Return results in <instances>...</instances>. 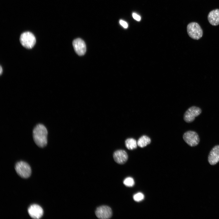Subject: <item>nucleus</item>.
<instances>
[{
  "mask_svg": "<svg viewBox=\"0 0 219 219\" xmlns=\"http://www.w3.org/2000/svg\"><path fill=\"white\" fill-rule=\"evenodd\" d=\"M47 134V130L43 124H38L34 127L33 131V138L38 147L43 148L46 146Z\"/></svg>",
  "mask_w": 219,
  "mask_h": 219,
  "instance_id": "nucleus-1",
  "label": "nucleus"
},
{
  "mask_svg": "<svg viewBox=\"0 0 219 219\" xmlns=\"http://www.w3.org/2000/svg\"><path fill=\"white\" fill-rule=\"evenodd\" d=\"M187 31L189 36L194 40L200 39L203 34V31L200 26L195 22H192L188 24Z\"/></svg>",
  "mask_w": 219,
  "mask_h": 219,
  "instance_id": "nucleus-2",
  "label": "nucleus"
},
{
  "mask_svg": "<svg viewBox=\"0 0 219 219\" xmlns=\"http://www.w3.org/2000/svg\"><path fill=\"white\" fill-rule=\"evenodd\" d=\"M19 40L21 45L27 49L32 48L36 42L35 36L32 33L30 32H24L21 34Z\"/></svg>",
  "mask_w": 219,
  "mask_h": 219,
  "instance_id": "nucleus-3",
  "label": "nucleus"
},
{
  "mask_svg": "<svg viewBox=\"0 0 219 219\" xmlns=\"http://www.w3.org/2000/svg\"><path fill=\"white\" fill-rule=\"evenodd\" d=\"M15 169L18 174L23 178H28L31 174V170L30 166L24 162H18L16 165Z\"/></svg>",
  "mask_w": 219,
  "mask_h": 219,
  "instance_id": "nucleus-4",
  "label": "nucleus"
},
{
  "mask_svg": "<svg viewBox=\"0 0 219 219\" xmlns=\"http://www.w3.org/2000/svg\"><path fill=\"white\" fill-rule=\"evenodd\" d=\"M183 138L184 141L191 147L196 146L200 141L198 135L193 131H188L185 132L183 135Z\"/></svg>",
  "mask_w": 219,
  "mask_h": 219,
  "instance_id": "nucleus-5",
  "label": "nucleus"
},
{
  "mask_svg": "<svg viewBox=\"0 0 219 219\" xmlns=\"http://www.w3.org/2000/svg\"><path fill=\"white\" fill-rule=\"evenodd\" d=\"M201 113V110L200 108L195 106H192L187 109L184 113V120L186 122H191Z\"/></svg>",
  "mask_w": 219,
  "mask_h": 219,
  "instance_id": "nucleus-6",
  "label": "nucleus"
},
{
  "mask_svg": "<svg viewBox=\"0 0 219 219\" xmlns=\"http://www.w3.org/2000/svg\"><path fill=\"white\" fill-rule=\"evenodd\" d=\"M96 217L101 219H108L112 216V212L111 208L107 206H102L97 207L95 211Z\"/></svg>",
  "mask_w": 219,
  "mask_h": 219,
  "instance_id": "nucleus-7",
  "label": "nucleus"
},
{
  "mask_svg": "<svg viewBox=\"0 0 219 219\" xmlns=\"http://www.w3.org/2000/svg\"><path fill=\"white\" fill-rule=\"evenodd\" d=\"M72 45L75 52L79 55H84L86 51V46L84 41L80 38L74 40Z\"/></svg>",
  "mask_w": 219,
  "mask_h": 219,
  "instance_id": "nucleus-8",
  "label": "nucleus"
},
{
  "mask_svg": "<svg viewBox=\"0 0 219 219\" xmlns=\"http://www.w3.org/2000/svg\"><path fill=\"white\" fill-rule=\"evenodd\" d=\"M28 211L30 216L33 219H39L43 214V210L42 208L36 204L31 205L28 208Z\"/></svg>",
  "mask_w": 219,
  "mask_h": 219,
  "instance_id": "nucleus-9",
  "label": "nucleus"
},
{
  "mask_svg": "<svg viewBox=\"0 0 219 219\" xmlns=\"http://www.w3.org/2000/svg\"><path fill=\"white\" fill-rule=\"evenodd\" d=\"M113 158L117 163L123 164L125 163L128 158L126 152L123 150H118L115 151L113 154Z\"/></svg>",
  "mask_w": 219,
  "mask_h": 219,
  "instance_id": "nucleus-10",
  "label": "nucleus"
},
{
  "mask_svg": "<svg viewBox=\"0 0 219 219\" xmlns=\"http://www.w3.org/2000/svg\"><path fill=\"white\" fill-rule=\"evenodd\" d=\"M209 163L214 165L219 162V145H216L210 151L208 157Z\"/></svg>",
  "mask_w": 219,
  "mask_h": 219,
  "instance_id": "nucleus-11",
  "label": "nucleus"
},
{
  "mask_svg": "<svg viewBox=\"0 0 219 219\" xmlns=\"http://www.w3.org/2000/svg\"><path fill=\"white\" fill-rule=\"evenodd\" d=\"M207 19L209 23L212 26L219 25V9H216L210 11L208 14Z\"/></svg>",
  "mask_w": 219,
  "mask_h": 219,
  "instance_id": "nucleus-12",
  "label": "nucleus"
},
{
  "mask_svg": "<svg viewBox=\"0 0 219 219\" xmlns=\"http://www.w3.org/2000/svg\"><path fill=\"white\" fill-rule=\"evenodd\" d=\"M151 142V140L149 137L145 135L141 136L138 139L137 143V145L141 148L146 146Z\"/></svg>",
  "mask_w": 219,
  "mask_h": 219,
  "instance_id": "nucleus-13",
  "label": "nucleus"
},
{
  "mask_svg": "<svg viewBox=\"0 0 219 219\" xmlns=\"http://www.w3.org/2000/svg\"><path fill=\"white\" fill-rule=\"evenodd\" d=\"M126 147L129 150H133L137 148V143L134 138H130L127 139L125 142Z\"/></svg>",
  "mask_w": 219,
  "mask_h": 219,
  "instance_id": "nucleus-14",
  "label": "nucleus"
},
{
  "mask_svg": "<svg viewBox=\"0 0 219 219\" xmlns=\"http://www.w3.org/2000/svg\"><path fill=\"white\" fill-rule=\"evenodd\" d=\"M134 179L131 177L126 178L123 180V183L126 186L131 187L134 185Z\"/></svg>",
  "mask_w": 219,
  "mask_h": 219,
  "instance_id": "nucleus-15",
  "label": "nucleus"
},
{
  "mask_svg": "<svg viewBox=\"0 0 219 219\" xmlns=\"http://www.w3.org/2000/svg\"><path fill=\"white\" fill-rule=\"evenodd\" d=\"M134 200L137 202L142 201L144 198V195L141 193L139 192L135 194L133 196Z\"/></svg>",
  "mask_w": 219,
  "mask_h": 219,
  "instance_id": "nucleus-16",
  "label": "nucleus"
},
{
  "mask_svg": "<svg viewBox=\"0 0 219 219\" xmlns=\"http://www.w3.org/2000/svg\"><path fill=\"white\" fill-rule=\"evenodd\" d=\"M119 23L124 28H127L128 26V24L125 21L122 20H120Z\"/></svg>",
  "mask_w": 219,
  "mask_h": 219,
  "instance_id": "nucleus-17",
  "label": "nucleus"
},
{
  "mask_svg": "<svg viewBox=\"0 0 219 219\" xmlns=\"http://www.w3.org/2000/svg\"><path fill=\"white\" fill-rule=\"evenodd\" d=\"M132 16L133 18L137 21H140L141 19V17L135 13H133Z\"/></svg>",
  "mask_w": 219,
  "mask_h": 219,
  "instance_id": "nucleus-18",
  "label": "nucleus"
},
{
  "mask_svg": "<svg viewBox=\"0 0 219 219\" xmlns=\"http://www.w3.org/2000/svg\"><path fill=\"white\" fill-rule=\"evenodd\" d=\"M2 70H3L2 68V67L1 66H1H0V75H1V74H2V71H3Z\"/></svg>",
  "mask_w": 219,
  "mask_h": 219,
  "instance_id": "nucleus-19",
  "label": "nucleus"
}]
</instances>
